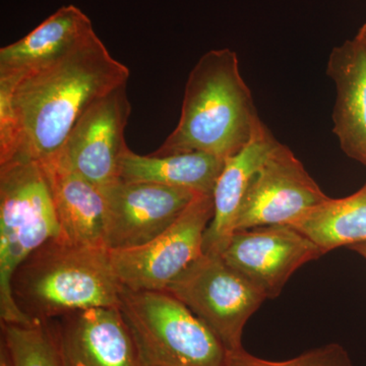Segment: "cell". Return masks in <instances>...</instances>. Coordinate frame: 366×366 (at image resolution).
Segmentation results:
<instances>
[{"label":"cell","instance_id":"6","mask_svg":"<svg viewBox=\"0 0 366 366\" xmlns=\"http://www.w3.org/2000/svg\"><path fill=\"white\" fill-rule=\"evenodd\" d=\"M165 291L184 303L216 335L227 352L243 348V329L267 300L222 255L204 252Z\"/></svg>","mask_w":366,"mask_h":366},{"label":"cell","instance_id":"8","mask_svg":"<svg viewBox=\"0 0 366 366\" xmlns=\"http://www.w3.org/2000/svg\"><path fill=\"white\" fill-rule=\"evenodd\" d=\"M131 112L127 85L117 86L88 108L50 161L71 168L102 189L119 182L122 157L129 149L124 132Z\"/></svg>","mask_w":366,"mask_h":366},{"label":"cell","instance_id":"15","mask_svg":"<svg viewBox=\"0 0 366 366\" xmlns=\"http://www.w3.org/2000/svg\"><path fill=\"white\" fill-rule=\"evenodd\" d=\"M95 32L76 6L60 7L25 37L0 49V79H19L54 61Z\"/></svg>","mask_w":366,"mask_h":366},{"label":"cell","instance_id":"10","mask_svg":"<svg viewBox=\"0 0 366 366\" xmlns=\"http://www.w3.org/2000/svg\"><path fill=\"white\" fill-rule=\"evenodd\" d=\"M103 242L108 250L134 249L150 242L179 218L197 192L149 182L119 180L103 189Z\"/></svg>","mask_w":366,"mask_h":366},{"label":"cell","instance_id":"18","mask_svg":"<svg viewBox=\"0 0 366 366\" xmlns=\"http://www.w3.org/2000/svg\"><path fill=\"white\" fill-rule=\"evenodd\" d=\"M290 226L310 238L325 254L341 247L366 244V183L351 196L327 197Z\"/></svg>","mask_w":366,"mask_h":366},{"label":"cell","instance_id":"12","mask_svg":"<svg viewBox=\"0 0 366 366\" xmlns=\"http://www.w3.org/2000/svg\"><path fill=\"white\" fill-rule=\"evenodd\" d=\"M52 320L64 366H144L119 308H90Z\"/></svg>","mask_w":366,"mask_h":366},{"label":"cell","instance_id":"9","mask_svg":"<svg viewBox=\"0 0 366 366\" xmlns=\"http://www.w3.org/2000/svg\"><path fill=\"white\" fill-rule=\"evenodd\" d=\"M327 197L292 151L278 142L250 180L236 218L235 232L290 225Z\"/></svg>","mask_w":366,"mask_h":366},{"label":"cell","instance_id":"3","mask_svg":"<svg viewBox=\"0 0 366 366\" xmlns=\"http://www.w3.org/2000/svg\"><path fill=\"white\" fill-rule=\"evenodd\" d=\"M124 288L106 247L74 244L60 238L26 257L11 280L14 300L32 322L90 308H118Z\"/></svg>","mask_w":366,"mask_h":366},{"label":"cell","instance_id":"11","mask_svg":"<svg viewBox=\"0 0 366 366\" xmlns=\"http://www.w3.org/2000/svg\"><path fill=\"white\" fill-rule=\"evenodd\" d=\"M324 254L315 242L290 225L236 231L221 254L267 300L280 295L300 267Z\"/></svg>","mask_w":366,"mask_h":366},{"label":"cell","instance_id":"7","mask_svg":"<svg viewBox=\"0 0 366 366\" xmlns=\"http://www.w3.org/2000/svg\"><path fill=\"white\" fill-rule=\"evenodd\" d=\"M213 216V194H197L179 218L150 242L134 249L109 250L122 285L136 291H165L203 254L204 232Z\"/></svg>","mask_w":366,"mask_h":366},{"label":"cell","instance_id":"22","mask_svg":"<svg viewBox=\"0 0 366 366\" xmlns=\"http://www.w3.org/2000/svg\"><path fill=\"white\" fill-rule=\"evenodd\" d=\"M355 39L362 45L366 52V23L365 25L361 26L360 31H358L357 35H356Z\"/></svg>","mask_w":366,"mask_h":366},{"label":"cell","instance_id":"4","mask_svg":"<svg viewBox=\"0 0 366 366\" xmlns=\"http://www.w3.org/2000/svg\"><path fill=\"white\" fill-rule=\"evenodd\" d=\"M56 212L39 163L0 165V317L2 324H30L16 305L11 280L19 267L49 240L59 238Z\"/></svg>","mask_w":366,"mask_h":366},{"label":"cell","instance_id":"2","mask_svg":"<svg viewBox=\"0 0 366 366\" xmlns=\"http://www.w3.org/2000/svg\"><path fill=\"white\" fill-rule=\"evenodd\" d=\"M259 122L237 54L211 50L190 71L177 127L151 155L202 152L226 159L249 143Z\"/></svg>","mask_w":366,"mask_h":366},{"label":"cell","instance_id":"5","mask_svg":"<svg viewBox=\"0 0 366 366\" xmlns=\"http://www.w3.org/2000/svg\"><path fill=\"white\" fill-rule=\"evenodd\" d=\"M119 310L144 366H223L225 347L167 291L124 288Z\"/></svg>","mask_w":366,"mask_h":366},{"label":"cell","instance_id":"21","mask_svg":"<svg viewBox=\"0 0 366 366\" xmlns=\"http://www.w3.org/2000/svg\"><path fill=\"white\" fill-rule=\"evenodd\" d=\"M0 366H14L9 349L4 341H0Z\"/></svg>","mask_w":366,"mask_h":366},{"label":"cell","instance_id":"1","mask_svg":"<svg viewBox=\"0 0 366 366\" xmlns=\"http://www.w3.org/2000/svg\"><path fill=\"white\" fill-rule=\"evenodd\" d=\"M129 78V67L113 59L93 32L71 51L16 83L0 79V91L9 96L18 127L14 160L43 164L56 157L88 108L127 85Z\"/></svg>","mask_w":366,"mask_h":366},{"label":"cell","instance_id":"17","mask_svg":"<svg viewBox=\"0 0 366 366\" xmlns=\"http://www.w3.org/2000/svg\"><path fill=\"white\" fill-rule=\"evenodd\" d=\"M224 164L225 159L202 152L143 156L127 149L120 166V180L156 183L213 194Z\"/></svg>","mask_w":366,"mask_h":366},{"label":"cell","instance_id":"16","mask_svg":"<svg viewBox=\"0 0 366 366\" xmlns=\"http://www.w3.org/2000/svg\"><path fill=\"white\" fill-rule=\"evenodd\" d=\"M40 165L56 212L59 238L74 244L104 247L106 204L103 189L56 161Z\"/></svg>","mask_w":366,"mask_h":366},{"label":"cell","instance_id":"13","mask_svg":"<svg viewBox=\"0 0 366 366\" xmlns=\"http://www.w3.org/2000/svg\"><path fill=\"white\" fill-rule=\"evenodd\" d=\"M278 144L264 122L249 143L225 159L213 192L214 216L204 235V254H222L235 232V222L252 178Z\"/></svg>","mask_w":366,"mask_h":366},{"label":"cell","instance_id":"14","mask_svg":"<svg viewBox=\"0 0 366 366\" xmlns=\"http://www.w3.org/2000/svg\"><path fill=\"white\" fill-rule=\"evenodd\" d=\"M327 74L336 86L333 132L348 157L366 165V52L354 38L332 50Z\"/></svg>","mask_w":366,"mask_h":366},{"label":"cell","instance_id":"20","mask_svg":"<svg viewBox=\"0 0 366 366\" xmlns=\"http://www.w3.org/2000/svg\"><path fill=\"white\" fill-rule=\"evenodd\" d=\"M223 366H353L349 354L336 343L312 349L286 361H269L252 355L242 348L227 352Z\"/></svg>","mask_w":366,"mask_h":366},{"label":"cell","instance_id":"19","mask_svg":"<svg viewBox=\"0 0 366 366\" xmlns=\"http://www.w3.org/2000/svg\"><path fill=\"white\" fill-rule=\"evenodd\" d=\"M1 340L14 366H64L52 320L25 325L1 322Z\"/></svg>","mask_w":366,"mask_h":366},{"label":"cell","instance_id":"23","mask_svg":"<svg viewBox=\"0 0 366 366\" xmlns=\"http://www.w3.org/2000/svg\"><path fill=\"white\" fill-rule=\"evenodd\" d=\"M350 249L355 250L356 252H358L361 257H365L366 259V244L352 245V247H350Z\"/></svg>","mask_w":366,"mask_h":366}]
</instances>
